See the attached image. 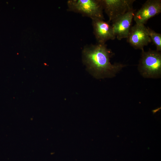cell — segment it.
Masks as SVG:
<instances>
[{
  "mask_svg": "<svg viewBox=\"0 0 161 161\" xmlns=\"http://www.w3.org/2000/svg\"><path fill=\"white\" fill-rule=\"evenodd\" d=\"M113 55L105 44H91L83 50V61L95 77L112 78L126 66L119 63L112 64L110 59Z\"/></svg>",
  "mask_w": 161,
  "mask_h": 161,
  "instance_id": "obj_1",
  "label": "cell"
},
{
  "mask_svg": "<svg viewBox=\"0 0 161 161\" xmlns=\"http://www.w3.org/2000/svg\"><path fill=\"white\" fill-rule=\"evenodd\" d=\"M138 70L143 77L157 78L161 76V53L149 49L142 50L138 65Z\"/></svg>",
  "mask_w": 161,
  "mask_h": 161,
  "instance_id": "obj_2",
  "label": "cell"
},
{
  "mask_svg": "<svg viewBox=\"0 0 161 161\" xmlns=\"http://www.w3.org/2000/svg\"><path fill=\"white\" fill-rule=\"evenodd\" d=\"M68 11L79 13L92 20H104L101 0H69Z\"/></svg>",
  "mask_w": 161,
  "mask_h": 161,
  "instance_id": "obj_3",
  "label": "cell"
},
{
  "mask_svg": "<svg viewBox=\"0 0 161 161\" xmlns=\"http://www.w3.org/2000/svg\"><path fill=\"white\" fill-rule=\"evenodd\" d=\"M135 0H101L103 10L112 22L133 9Z\"/></svg>",
  "mask_w": 161,
  "mask_h": 161,
  "instance_id": "obj_4",
  "label": "cell"
},
{
  "mask_svg": "<svg viewBox=\"0 0 161 161\" xmlns=\"http://www.w3.org/2000/svg\"><path fill=\"white\" fill-rule=\"evenodd\" d=\"M126 38L127 42L133 48L142 50L151 42L147 27L142 24H136L131 26Z\"/></svg>",
  "mask_w": 161,
  "mask_h": 161,
  "instance_id": "obj_5",
  "label": "cell"
},
{
  "mask_svg": "<svg viewBox=\"0 0 161 161\" xmlns=\"http://www.w3.org/2000/svg\"><path fill=\"white\" fill-rule=\"evenodd\" d=\"M161 12L160 0H148L135 12L133 19L136 24H145L150 18Z\"/></svg>",
  "mask_w": 161,
  "mask_h": 161,
  "instance_id": "obj_6",
  "label": "cell"
},
{
  "mask_svg": "<svg viewBox=\"0 0 161 161\" xmlns=\"http://www.w3.org/2000/svg\"><path fill=\"white\" fill-rule=\"evenodd\" d=\"M135 13L133 8L112 22L114 32L118 40L127 38Z\"/></svg>",
  "mask_w": 161,
  "mask_h": 161,
  "instance_id": "obj_7",
  "label": "cell"
},
{
  "mask_svg": "<svg viewBox=\"0 0 161 161\" xmlns=\"http://www.w3.org/2000/svg\"><path fill=\"white\" fill-rule=\"evenodd\" d=\"M92 21L93 33L97 43L105 44L108 40L115 39L116 37L109 22L100 19H92Z\"/></svg>",
  "mask_w": 161,
  "mask_h": 161,
  "instance_id": "obj_8",
  "label": "cell"
},
{
  "mask_svg": "<svg viewBox=\"0 0 161 161\" xmlns=\"http://www.w3.org/2000/svg\"><path fill=\"white\" fill-rule=\"evenodd\" d=\"M148 35L151 40L155 45L156 50L161 51V34L156 32L149 27H147Z\"/></svg>",
  "mask_w": 161,
  "mask_h": 161,
  "instance_id": "obj_9",
  "label": "cell"
}]
</instances>
